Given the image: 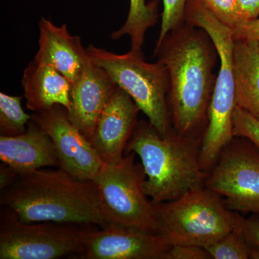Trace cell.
Wrapping results in <instances>:
<instances>
[{"label":"cell","mask_w":259,"mask_h":259,"mask_svg":"<svg viewBox=\"0 0 259 259\" xmlns=\"http://www.w3.org/2000/svg\"><path fill=\"white\" fill-rule=\"evenodd\" d=\"M155 53L168 71V105L175 131L182 136H195L208 120L216 79L215 47L202 29L181 23Z\"/></svg>","instance_id":"1"},{"label":"cell","mask_w":259,"mask_h":259,"mask_svg":"<svg viewBox=\"0 0 259 259\" xmlns=\"http://www.w3.org/2000/svg\"><path fill=\"white\" fill-rule=\"evenodd\" d=\"M0 201L25 223L108 226L95 182L78 180L61 168L19 177L2 190Z\"/></svg>","instance_id":"2"},{"label":"cell","mask_w":259,"mask_h":259,"mask_svg":"<svg viewBox=\"0 0 259 259\" xmlns=\"http://www.w3.org/2000/svg\"><path fill=\"white\" fill-rule=\"evenodd\" d=\"M202 139L171 131L163 137L150 122L137 123L125 154L141 158L144 190L153 204L170 202L204 187L207 175L199 162Z\"/></svg>","instance_id":"3"},{"label":"cell","mask_w":259,"mask_h":259,"mask_svg":"<svg viewBox=\"0 0 259 259\" xmlns=\"http://www.w3.org/2000/svg\"><path fill=\"white\" fill-rule=\"evenodd\" d=\"M185 20L192 26L207 32L220 60L219 71L208 109V122L199 153L201 168L207 171L214 166L223 148L234 138L233 120L236 107L234 31L218 20L201 0H188Z\"/></svg>","instance_id":"4"},{"label":"cell","mask_w":259,"mask_h":259,"mask_svg":"<svg viewBox=\"0 0 259 259\" xmlns=\"http://www.w3.org/2000/svg\"><path fill=\"white\" fill-rule=\"evenodd\" d=\"M154 207L157 234L170 245L205 248L234 231L238 215L227 208L220 194L205 187Z\"/></svg>","instance_id":"5"},{"label":"cell","mask_w":259,"mask_h":259,"mask_svg":"<svg viewBox=\"0 0 259 259\" xmlns=\"http://www.w3.org/2000/svg\"><path fill=\"white\" fill-rule=\"evenodd\" d=\"M87 51L91 60L130 95L158 134L166 136L171 131L166 66L158 61L155 64L146 62L143 55L131 51L116 54L90 45Z\"/></svg>","instance_id":"6"},{"label":"cell","mask_w":259,"mask_h":259,"mask_svg":"<svg viewBox=\"0 0 259 259\" xmlns=\"http://www.w3.org/2000/svg\"><path fill=\"white\" fill-rule=\"evenodd\" d=\"M134 153L125 154L115 165L104 164L93 182L96 185L102 212L109 224L158 231L156 209L144 190L142 163H136Z\"/></svg>","instance_id":"7"},{"label":"cell","mask_w":259,"mask_h":259,"mask_svg":"<svg viewBox=\"0 0 259 259\" xmlns=\"http://www.w3.org/2000/svg\"><path fill=\"white\" fill-rule=\"evenodd\" d=\"M92 225L25 223L6 208L0 223V258L56 259L81 254Z\"/></svg>","instance_id":"8"},{"label":"cell","mask_w":259,"mask_h":259,"mask_svg":"<svg viewBox=\"0 0 259 259\" xmlns=\"http://www.w3.org/2000/svg\"><path fill=\"white\" fill-rule=\"evenodd\" d=\"M233 141L221 151L204 187L224 197L230 210L259 214V151Z\"/></svg>","instance_id":"9"},{"label":"cell","mask_w":259,"mask_h":259,"mask_svg":"<svg viewBox=\"0 0 259 259\" xmlns=\"http://www.w3.org/2000/svg\"><path fill=\"white\" fill-rule=\"evenodd\" d=\"M32 120L51 138L60 167L71 176L83 181H93L104 163L91 142L71 122L68 112L61 105L35 112Z\"/></svg>","instance_id":"10"},{"label":"cell","mask_w":259,"mask_h":259,"mask_svg":"<svg viewBox=\"0 0 259 259\" xmlns=\"http://www.w3.org/2000/svg\"><path fill=\"white\" fill-rule=\"evenodd\" d=\"M171 245L156 233L109 224L94 229L78 258L83 259H165Z\"/></svg>","instance_id":"11"},{"label":"cell","mask_w":259,"mask_h":259,"mask_svg":"<svg viewBox=\"0 0 259 259\" xmlns=\"http://www.w3.org/2000/svg\"><path fill=\"white\" fill-rule=\"evenodd\" d=\"M139 111L130 95L117 87L99 117L90 140L104 163L112 166L124 157Z\"/></svg>","instance_id":"12"},{"label":"cell","mask_w":259,"mask_h":259,"mask_svg":"<svg viewBox=\"0 0 259 259\" xmlns=\"http://www.w3.org/2000/svg\"><path fill=\"white\" fill-rule=\"evenodd\" d=\"M117 88L106 71L92 60L72 83L68 117L89 141Z\"/></svg>","instance_id":"13"},{"label":"cell","mask_w":259,"mask_h":259,"mask_svg":"<svg viewBox=\"0 0 259 259\" xmlns=\"http://www.w3.org/2000/svg\"><path fill=\"white\" fill-rule=\"evenodd\" d=\"M39 49L34 60L55 68L72 84L91 61L80 37L71 35L66 24L57 26L45 18L39 22Z\"/></svg>","instance_id":"14"},{"label":"cell","mask_w":259,"mask_h":259,"mask_svg":"<svg viewBox=\"0 0 259 259\" xmlns=\"http://www.w3.org/2000/svg\"><path fill=\"white\" fill-rule=\"evenodd\" d=\"M0 160L19 177L44 167H60L51 138L32 118L24 134L0 136Z\"/></svg>","instance_id":"15"},{"label":"cell","mask_w":259,"mask_h":259,"mask_svg":"<svg viewBox=\"0 0 259 259\" xmlns=\"http://www.w3.org/2000/svg\"><path fill=\"white\" fill-rule=\"evenodd\" d=\"M22 84L29 110L45 111L61 105L71 107V82L55 68L34 60L24 71Z\"/></svg>","instance_id":"16"},{"label":"cell","mask_w":259,"mask_h":259,"mask_svg":"<svg viewBox=\"0 0 259 259\" xmlns=\"http://www.w3.org/2000/svg\"><path fill=\"white\" fill-rule=\"evenodd\" d=\"M233 59L236 106L259 120L258 40H235Z\"/></svg>","instance_id":"17"},{"label":"cell","mask_w":259,"mask_h":259,"mask_svg":"<svg viewBox=\"0 0 259 259\" xmlns=\"http://www.w3.org/2000/svg\"><path fill=\"white\" fill-rule=\"evenodd\" d=\"M157 3H146V0H130L128 15L122 28L112 34L113 39L128 35L131 41V51L143 55L142 48L145 35L148 29L157 22Z\"/></svg>","instance_id":"18"},{"label":"cell","mask_w":259,"mask_h":259,"mask_svg":"<svg viewBox=\"0 0 259 259\" xmlns=\"http://www.w3.org/2000/svg\"><path fill=\"white\" fill-rule=\"evenodd\" d=\"M21 97L0 93V134L4 136H16L24 134L32 115L24 112Z\"/></svg>","instance_id":"19"},{"label":"cell","mask_w":259,"mask_h":259,"mask_svg":"<svg viewBox=\"0 0 259 259\" xmlns=\"http://www.w3.org/2000/svg\"><path fill=\"white\" fill-rule=\"evenodd\" d=\"M211 258L214 259H248L259 258V250L238 231H232L205 247Z\"/></svg>","instance_id":"20"},{"label":"cell","mask_w":259,"mask_h":259,"mask_svg":"<svg viewBox=\"0 0 259 259\" xmlns=\"http://www.w3.org/2000/svg\"><path fill=\"white\" fill-rule=\"evenodd\" d=\"M187 2L188 0H163L161 30L156 47L161 45L167 35L185 20Z\"/></svg>","instance_id":"21"},{"label":"cell","mask_w":259,"mask_h":259,"mask_svg":"<svg viewBox=\"0 0 259 259\" xmlns=\"http://www.w3.org/2000/svg\"><path fill=\"white\" fill-rule=\"evenodd\" d=\"M214 16L233 31L241 27L242 21L238 0H201Z\"/></svg>","instance_id":"22"},{"label":"cell","mask_w":259,"mask_h":259,"mask_svg":"<svg viewBox=\"0 0 259 259\" xmlns=\"http://www.w3.org/2000/svg\"><path fill=\"white\" fill-rule=\"evenodd\" d=\"M233 135L248 140L259 149V120L236 106L233 115Z\"/></svg>","instance_id":"23"},{"label":"cell","mask_w":259,"mask_h":259,"mask_svg":"<svg viewBox=\"0 0 259 259\" xmlns=\"http://www.w3.org/2000/svg\"><path fill=\"white\" fill-rule=\"evenodd\" d=\"M208 252L203 247L196 245H171L165 255V259H209Z\"/></svg>","instance_id":"24"},{"label":"cell","mask_w":259,"mask_h":259,"mask_svg":"<svg viewBox=\"0 0 259 259\" xmlns=\"http://www.w3.org/2000/svg\"><path fill=\"white\" fill-rule=\"evenodd\" d=\"M250 244L259 250V221L253 219H245L238 214L236 228Z\"/></svg>","instance_id":"25"},{"label":"cell","mask_w":259,"mask_h":259,"mask_svg":"<svg viewBox=\"0 0 259 259\" xmlns=\"http://www.w3.org/2000/svg\"><path fill=\"white\" fill-rule=\"evenodd\" d=\"M238 4L242 25L259 18V0H238Z\"/></svg>","instance_id":"26"},{"label":"cell","mask_w":259,"mask_h":259,"mask_svg":"<svg viewBox=\"0 0 259 259\" xmlns=\"http://www.w3.org/2000/svg\"><path fill=\"white\" fill-rule=\"evenodd\" d=\"M235 40H259V18L245 23L234 31Z\"/></svg>","instance_id":"27"},{"label":"cell","mask_w":259,"mask_h":259,"mask_svg":"<svg viewBox=\"0 0 259 259\" xmlns=\"http://www.w3.org/2000/svg\"><path fill=\"white\" fill-rule=\"evenodd\" d=\"M18 174L8 165L3 163L0 166V189L8 188L18 180Z\"/></svg>","instance_id":"28"},{"label":"cell","mask_w":259,"mask_h":259,"mask_svg":"<svg viewBox=\"0 0 259 259\" xmlns=\"http://www.w3.org/2000/svg\"><path fill=\"white\" fill-rule=\"evenodd\" d=\"M258 48H259V40H258Z\"/></svg>","instance_id":"29"}]
</instances>
